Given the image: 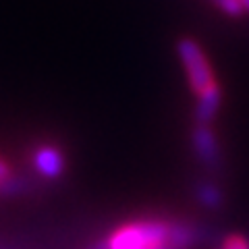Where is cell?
I'll return each instance as SVG.
<instances>
[{"label": "cell", "mask_w": 249, "mask_h": 249, "mask_svg": "<svg viewBox=\"0 0 249 249\" xmlns=\"http://www.w3.org/2000/svg\"><path fill=\"white\" fill-rule=\"evenodd\" d=\"M197 196H199V199H201V204L208 206V208H212V210L222 204V196H220V191L216 189V185H210V183L199 185Z\"/></svg>", "instance_id": "obj_6"}, {"label": "cell", "mask_w": 249, "mask_h": 249, "mask_svg": "<svg viewBox=\"0 0 249 249\" xmlns=\"http://www.w3.org/2000/svg\"><path fill=\"white\" fill-rule=\"evenodd\" d=\"M193 145L197 150L199 160L204 162L206 166H218L220 164V154H218V142L214 133L210 131L208 124H199L193 133Z\"/></svg>", "instance_id": "obj_3"}, {"label": "cell", "mask_w": 249, "mask_h": 249, "mask_svg": "<svg viewBox=\"0 0 249 249\" xmlns=\"http://www.w3.org/2000/svg\"><path fill=\"white\" fill-rule=\"evenodd\" d=\"M218 108H220V88L214 85L212 89H208L206 93L197 96V110L196 116L199 124H210V121L216 116Z\"/></svg>", "instance_id": "obj_5"}, {"label": "cell", "mask_w": 249, "mask_h": 249, "mask_svg": "<svg viewBox=\"0 0 249 249\" xmlns=\"http://www.w3.org/2000/svg\"><path fill=\"white\" fill-rule=\"evenodd\" d=\"M239 2H241V6H243V11L249 13V0H239Z\"/></svg>", "instance_id": "obj_10"}, {"label": "cell", "mask_w": 249, "mask_h": 249, "mask_svg": "<svg viewBox=\"0 0 249 249\" xmlns=\"http://www.w3.org/2000/svg\"><path fill=\"white\" fill-rule=\"evenodd\" d=\"M9 177H11V168L2 158H0V183H4Z\"/></svg>", "instance_id": "obj_9"}, {"label": "cell", "mask_w": 249, "mask_h": 249, "mask_svg": "<svg viewBox=\"0 0 249 249\" xmlns=\"http://www.w3.org/2000/svg\"><path fill=\"white\" fill-rule=\"evenodd\" d=\"M166 249H170V247H166Z\"/></svg>", "instance_id": "obj_11"}, {"label": "cell", "mask_w": 249, "mask_h": 249, "mask_svg": "<svg viewBox=\"0 0 249 249\" xmlns=\"http://www.w3.org/2000/svg\"><path fill=\"white\" fill-rule=\"evenodd\" d=\"M212 2H214L222 13L231 15V17H241V15L245 13L239 0H212Z\"/></svg>", "instance_id": "obj_7"}, {"label": "cell", "mask_w": 249, "mask_h": 249, "mask_svg": "<svg viewBox=\"0 0 249 249\" xmlns=\"http://www.w3.org/2000/svg\"><path fill=\"white\" fill-rule=\"evenodd\" d=\"M220 249H249V243L243 239V237H239V235H232L229 239H224V243Z\"/></svg>", "instance_id": "obj_8"}, {"label": "cell", "mask_w": 249, "mask_h": 249, "mask_svg": "<svg viewBox=\"0 0 249 249\" xmlns=\"http://www.w3.org/2000/svg\"><path fill=\"white\" fill-rule=\"evenodd\" d=\"M36 168L44 177H58L62 173V154L52 145H44L36 152Z\"/></svg>", "instance_id": "obj_4"}, {"label": "cell", "mask_w": 249, "mask_h": 249, "mask_svg": "<svg viewBox=\"0 0 249 249\" xmlns=\"http://www.w3.org/2000/svg\"><path fill=\"white\" fill-rule=\"evenodd\" d=\"M170 224L162 220L129 222L116 229L106 243V249H166Z\"/></svg>", "instance_id": "obj_1"}, {"label": "cell", "mask_w": 249, "mask_h": 249, "mask_svg": "<svg viewBox=\"0 0 249 249\" xmlns=\"http://www.w3.org/2000/svg\"><path fill=\"white\" fill-rule=\"evenodd\" d=\"M177 50H178V56H181L187 77H189V85H191V89L196 91V96H201V93H206L208 89H212L214 85H218L214 79L212 67H210L204 50L199 48V44L196 40L183 37V40L177 44Z\"/></svg>", "instance_id": "obj_2"}]
</instances>
